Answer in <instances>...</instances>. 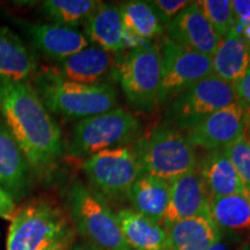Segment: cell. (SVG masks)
Listing matches in <instances>:
<instances>
[{
    "label": "cell",
    "mask_w": 250,
    "mask_h": 250,
    "mask_svg": "<svg viewBox=\"0 0 250 250\" xmlns=\"http://www.w3.org/2000/svg\"><path fill=\"white\" fill-rule=\"evenodd\" d=\"M74 235V226L61 206L36 198L15 211L6 250H67Z\"/></svg>",
    "instance_id": "7a4b0ae2"
},
{
    "label": "cell",
    "mask_w": 250,
    "mask_h": 250,
    "mask_svg": "<svg viewBox=\"0 0 250 250\" xmlns=\"http://www.w3.org/2000/svg\"><path fill=\"white\" fill-rule=\"evenodd\" d=\"M235 92L237 95V103L245 111L248 124L250 123V70L248 68L246 74L237 81L235 85Z\"/></svg>",
    "instance_id": "f546056e"
},
{
    "label": "cell",
    "mask_w": 250,
    "mask_h": 250,
    "mask_svg": "<svg viewBox=\"0 0 250 250\" xmlns=\"http://www.w3.org/2000/svg\"><path fill=\"white\" fill-rule=\"evenodd\" d=\"M164 228L168 250H208L221 236L211 217L182 219Z\"/></svg>",
    "instance_id": "ffe728a7"
},
{
    "label": "cell",
    "mask_w": 250,
    "mask_h": 250,
    "mask_svg": "<svg viewBox=\"0 0 250 250\" xmlns=\"http://www.w3.org/2000/svg\"><path fill=\"white\" fill-rule=\"evenodd\" d=\"M142 175L171 181L197 169L196 148L187 136L169 126L152 131L133 148Z\"/></svg>",
    "instance_id": "277c9868"
},
{
    "label": "cell",
    "mask_w": 250,
    "mask_h": 250,
    "mask_svg": "<svg viewBox=\"0 0 250 250\" xmlns=\"http://www.w3.org/2000/svg\"><path fill=\"white\" fill-rule=\"evenodd\" d=\"M15 211H17V208H15L14 199L0 188V218L12 220Z\"/></svg>",
    "instance_id": "1f68e13d"
},
{
    "label": "cell",
    "mask_w": 250,
    "mask_h": 250,
    "mask_svg": "<svg viewBox=\"0 0 250 250\" xmlns=\"http://www.w3.org/2000/svg\"><path fill=\"white\" fill-rule=\"evenodd\" d=\"M115 79L131 104L140 109L154 107L161 86V52L155 46L139 45L123 57L117 56Z\"/></svg>",
    "instance_id": "ba28073f"
},
{
    "label": "cell",
    "mask_w": 250,
    "mask_h": 250,
    "mask_svg": "<svg viewBox=\"0 0 250 250\" xmlns=\"http://www.w3.org/2000/svg\"><path fill=\"white\" fill-rule=\"evenodd\" d=\"M88 42L108 52L118 54L126 43V31L120 6L100 2L85 22Z\"/></svg>",
    "instance_id": "d6986e66"
},
{
    "label": "cell",
    "mask_w": 250,
    "mask_h": 250,
    "mask_svg": "<svg viewBox=\"0 0 250 250\" xmlns=\"http://www.w3.org/2000/svg\"><path fill=\"white\" fill-rule=\"evenodd\" d=\"M224 151L233 164L246 190L250 192V140L248 137L245 134Z\"/></svg>",
    "instance_id": "83f0119b"
},
{
    "label": "cell",
    "mask_w": 250,
    "mask_h": 250,
    "mask_svg": "<svg viewBox=\"0 0 250 250\" xmlns=\"http://www.w3.org/2000/svg\"><path fill=\"white\" fill-rule=\"evenodd\" d=\"M120 9L126 35L130 34L142 40H152L164 31V23L149 1H126L120 5Z\"/></svg>",
    "instance_id": "d4e9b609"
},
{
    "label": "cell",
    "mask_w": 250,
    "mask_h": 250,
    "mask_svg": "<svg viewBox=\"0 0 250 250\" xmlns=\"http://www.w3.org/2000/svg\"><path fill=\"white\" fill-rule=\"evenodd\" d=\"M149 4L155 11L161 22L168 24L181 11H183L188 5H190V1H187V0H154V1H149Z\"/></svg>",
    "instance_id": "f1b7e54d"
},
{
    "label": "cell",
    "mask_w": 250,
    "mask_h": 250,
    "mask_svg": "<svg viewBox=\"0 0 250 250\" xmlns=\"http://www.w3.org/2000/svg\"><path fill=\"white\" fill-rule=\"evenodd\" d=\"M138 129L139 123L132 114L114 108L78 122L72 131L70 153L76 158H89L130 142Z\"/></svg>",
    "instance_id": "52a82bcc"
},
{
    "label": "cell",
    "mask_w": 250,
    "mask_h": 250,
    "mask_svg": "<svg viewBox=\"0 0 250 250\" xmlns=\"http://www.w3.org/2000/svg\"><path fill=\"white\" fill-rule=\"evenodd\" d=\"M83 171L100 196L122 197L142 176V169L133 148L127 146L108 148L94 154L83 164Z\"/></svg>",
    "instance_id": "9c48e42d"
},
{
    "label": "cell",
    "mask_w": 250,
    "mask_h": 250,
    "mask_svg": "<svg viewBox=\"0 0 250 250\" xmlns=\"http://www.w3.org/2000/svg\"><path fill=\"white\" fill-rule=\"evenodd\" d=\"M241 31H242L243 37H245L246 42L248 43V45H249V48H250V23L247 24V26H245V27H242L241 28Z\"/></svg>",
    "instance_id": "836d02e7"
},
{
    "label": "cell",
    "mask_w": 250,
    "mask_h": 250,
    "mask_svg": "<svg viewBox=\"0 0 250 250\" xmlns=\"http://www.w3.org/2000/svg\"><path fill=\"white\" fill-rule=\"evenodd\" d=\"M250 48L242 35L241 27L235 24L219 42L211 56L212 74L235 86L248 70Z\"/></svg>",
    "instance_id": "ac0fdd59"
},
{
    "label": "cell",
    "mask_w": 250,
    "mask_h": 250,
    "mask_svg": "<svg viewBox=\"0 0 250 250\" xmlns=\"http://www.w3.org/2000/svg\"><path fill=\"white\" fill-rule=\"evenodd\" d=\"M29 83L48 111L65 120H85L111 110L117 103L116 90L109 83H73L59 77L52 67L37 72Z\"/></svg>",
    "instance_id": "3957f363"
},
{
    "label": "cell",
    "mask_w": 250,
    "mask_h": 250,
    "mask_svg": "<svg viewBox=\"0 0 250 250\" xmlns=\"http://www.w3.org/2000/svg\"><path fill=\"white\" fill-rule=\"evenodd\" d=\"M100 2L96 0H46L43 1L42 8L45 17L55 24L77 29L80 24H85Z\"/></svg>",
    "instance_id": "484cf974"
},
{
    "label": "cell",
    "mask_w": 250,
    "mask_h": 250,
    "mask_svg": "<svg viewBox=\"0 0 250 250\" xmlns=\"http://www.w3.org/2000/svg\"><path fill=\"white\" fill-rule=\"evenodd\" d=\"M196 2L221 40L236 24L229 0H202Z\"/></svg>",
    "instance_id": "4316f807"
},
{
    "label": "cell",
    "mask_w": 250,
    "mask_h": 250,
    "mask_svg": "<svg viewBox=\"0 0 250 250\" xmlns=\"http://www.w3.org/2000/svg\"><path fill=\"white\" fill-rule=\"evenodd\" d=\"M235 103V86L211 74L173 99L166 126L188 132L215 111Z\"/></svg>",
    "instance_id": "8992f818"
},
{
    "label": "cell",
    "mask_w": 250,
    "mask_h": 250,
    "mask_svg": "<svg viewBox=\"0 0 250 250\" xmlns=\"http://www.w3.org/2000/svg\"><path fill=\"white\" fill-rule=\"evenodd\" d=\"M193 217H211L210 196L198 169L170 182V195L162 227Z\"/></svg>",
    "instance_id": "4fadbf2b"
},
{
    "label": "cell",
    "mask_w": 250,
    "mask_h": 250,
    "mask_svg": "<svg viewBox=\"0 0 250 250\" xmlns=\"http://www.w3.org/2000/svg\"><path fill=\"white\" fill-rule=\"evenodd\" d=\"M248 68L250 70V54H249V62H248Z\"/></svg>",
    "instance_id": "8d00e7d4"
},
{
    "label": "cell",
    "mask_w": 250,
    "mask_h": 250,
    "mask_svg": "<svg viewBox=\"0 0 250 250\" xmlns=\"http://www.w3.org/2000/svg\"><path fill=\"white\" fill-rule=\"evenodd\" d=\"M211 57L167 40L161 50V86L159 103L179 94L211 76Z\"/></svg>",
    "instance_id": "30bf717a"
},
{
    "label": "cell",
    "mask_w": 250,
    "mask_h": 250,
    "mask_svg": "<svg viewBox=\"0 0 250 250\" xmlns=\"http://www.w3.org/2000/svg\"><path fill=\"white\" fill-rule=\"evenodd\" d=\"M170 195V182L158 177L142 175L134 182L127 197L134 211L162 226Z\"/></svg>",
    "instance_id": "603a6c76"
},
{
    "label": "cell",
    "mask_w": 250,
    "mask_h": 250,
    "mask_svg": "<svg viewBox=\"0 0 250 250\" xmlns=\"http://www.w3.org/2000/svg\"><path fill=\"white\" fill-rule=\"evenodd\" d=\"M117 56L96 45H88L77 54L58 62L52 67L62 79L73 83L96 85L108 83V79L116 76Z\"/></svg>",
    "instance_id": "7c38bea8"
},
{
    "label": "cell",
    "mask_w": 250,
    "mask_h": 250,
    "mask_svg": "<svg viewBox=\"0 0 250 250\" xmlns=\"http://www.w3.org/2000/svg\"><path fill=\"white\" fill-rule=\"evenodd\" d=\"M30 166L0 115V188L13 199L21 198L30 184Z\"/></svg>",
    "instance_id": "2e32d148"
},
{
    "label": "cell",
    "mask_w": 250,
    "mask_h": 250,
    "mask_svg": "<svg viewBox=\"0 0 250 250\" xmlns=\"http://www.w3.org/2000/svg\"><path fill=\"white\" fill-rule=\"evenodd\" d=\"M36 73L33 52L13 30L0 26V85L30 83Z\"/></svg>",
    "instance_id": "e0dca14e"
},
{
    "label": "cell",
    "mask_w": 250,
    "mask_h": 250,
    "mask_svg": "<svg viewBox=\"0 0 250 250\" xmlns=\"http://www.w3.org/2000/svg\"><path fill=\"white\" fill-rule=\"evenodd\" d=\"M248 120L239 103L215 111L187 132L193 147L208 152L225 149L242 138L247 132Z\"/></svg>",
    "instance_id": "8fae6325"
},
{
    "label": "cell",
    "mask_w": 250,
    "mask_h": 250,
    "mask_svg": "<svg viewBox=\"0 0 250 250\" xmlns=\"http://www.w3.org/2000/svg\"><path fill=\"white\" fill-rule=\"evenodd\" d=\"M234 18L240 27L250 23V0H233L230 1Z\"/></svg>",
    "instance_id": "4dcf8cb0"
},
{
    "label": "cell",
    "mask_w": 250,
    "mask_h": 250,
    "mask_svg": "<svg viewBox=\"0 0 250 250\" xmlns=\"http://www.w3.org/2000/svg\"><path fill=\"white\" fill-rule=\"evenodd\" d=\"M67 250H101L98 247H95L89 242H83V243H78V245H72Z\"/></svg>",
    "instance_id": "d6a6232c"
},
{
    "label": "cell",
    "mask_w": 250,
    "mask_h": 250,
    "mask_svg": "<svg viewBox=\"0 0 250 250\" xmlns=\"http://www.w3.org/2000/svg\"><path fill=\"white\" fill-rule=\"evenodd\" d=\"M67 205L72 224L87 242L101 250H132L122 235L116 215L95 190L73 184L68 190Z\"/></svg>",
    "instance_id": "5b68a950"
},
{
    "label": "cell",
    "mask_w": 250,
    "mask_h": 250,
    "mask_svg": "<svg viewBox=\"0 0 250 250\" xmlns=\"http://www.w3.org/2000/svg\"><path fill=\"white\" fill-rule=\"evenodd\" d=\"M210 215L217 227L229 230L250 228V192L210 199Z\"/></svg>",
    "instance_id": "cb8c5ba5"
},
{
    "label": "cell",
    "mask_w": 250,
    "mask_h": 250,
    "mask_svg": "<svg viewBox=\"0 0 250 250\" xmlns=\"http://www.w3.org/2000/svg\"><path fill=\"white\" fill-rule=\"evenodd\" d=\"M122 235L133 250H168L167 234L160 224L134 210H122L116 214Z\"/></svg>",
    "instance_id": "7402d4cb"
},
{
    "label": "cell",
    "mask_w": 250,
    "mask_h": 250,
    "mask_svg": "<svg viewBox=\"0 0 250 250\" xmlns=\"http://www.w3.org/2000/svg\"><path fill=\"white\" fill-rule=\"evenodd\" d=\"M208 250H227V248L226 246L223 245V243L219 241V242H215L214 245H212Z\"/></svg>",
    "instance_id": "e575fe53"
},
{
    "label": "cell",
    "mask_w": 250,
    "mask_h": 250,
    "mask_svg": "<svg viewBox=\"0 0 250 250\" xmlns=\"http://www.w3.org/2000/svg\"><path fill=\"white\" fill-rule=\"evenodd\" d=\"M211 198L246 192L235 168L224 149L208 152L197 166Z\"/></svg>",
    "instance_id": "44dd1931"
},
{
    "label": "cell",
    "mask_w": 250,
    "mask_h": 250,
    "mask_svg": "<svg viewBox=\"0 0 250 250\" xmlns=\"http://www.w3.org/2000/svg\"><path fill=\"white\" fill-rule=\"evenodd\" d=\"M0 115L31 169H45L57 161L62 131L29 83L0 85Z\"/></svg>",
    "instance_id": "6da1fadb"
},
{
    "label": "cell",
    "mask_w": 250,
    "mask_h": 250,
    "mask_svg": "<svg viewBox=\"0 0 250 250\" xmlns=\"http://www.w3.org/2000/svg\"><path fill=\"white\" fill-rule=\"evenodd\" d=\"M246 136L248 137V139L250 140V123L248 124V127H247V132H246Z\"/></svg>",
    "instance_id": "d590c367"
},
{
    "label": "cell",
    "mask_w": 250,
    "mask_h": 250,
    "mask_svg": "<svg viewBox=\"0 0 250 250\" xmlns=\"http://www.w3.org/2000/svg\"><path fill=\"white\" fill-rule=\"evenodd\" d=\"M24 30L42 54L57 62L89 45L87 37L74 28L55 23H26Z\"/></svg>",
    "instance_id": "9a60e30c"
},
{
    "label": "cell",
    "mask_w": 250,
    "mask_h": 250,
    "mask_svg": "<svg viewBox=\"0 0 250 250\" xmlns=\"http://www.w3.org/2000/svg\"><path fill=\"white\" fill-rule=\"evenodd\" d=\"M167 30L175 43L210 57L221 41L196 1L181 11L168 23Z\"/></svg>",
    "instance_id": "5bb4252c"
}]
</instances>
